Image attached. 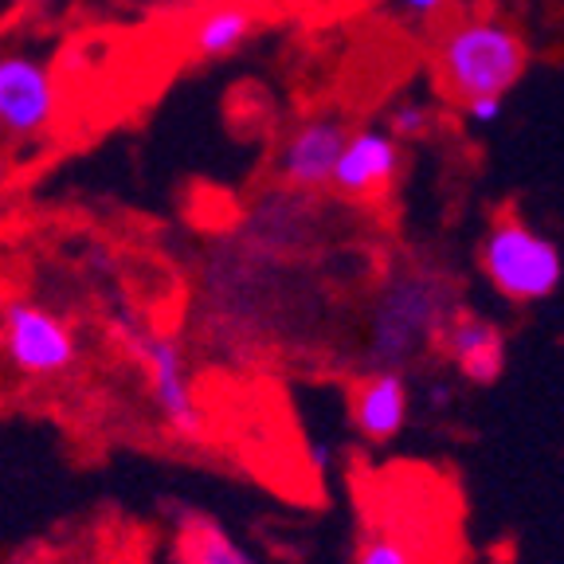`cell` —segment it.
Returning a JSON list of instances; mask_svg holds the SVG:
<instances>
[{"instance_id":"6da1fadb","label":"cell","mask_w":564,"mask_h":564,"mask_svg":"<svg viewBox=\"0 0 564 564\" xmlns=\"http://www.w3.org/2000/svg\"><path fill=\"white\" fill-rule=\"evenodd\" d=\"M432 67L451 102L510 95L525 79L529 44L498 12H451L432 35Z\"/></svg>"},{"instance_id":"7a4b0ae2","label":"cell","mask_w":564,"mask_h":564,"mask_svg":"<svg viewBox=\"0 0 564 564\" xmlns=\"http://www.w3.org/2000/svg\"><path fill=\"white\" fill-rule=\"evenodd\" d=\"M455 310L451 282L432 271H404L384 282L372 302L369 357L377 369H404L427 345L440 341V329Z\"/></svg>"},{"instance_id":"3957f363","label":"cell","mask_w":564,"mask_h":564,"mask_svg":"<svg viewBox=\"0 0 564 564\" xmlns=\"http://www.w3.org/2000/svg\"><path fill=\"white\" fill-rule=\"evenodd\" d=\"M478 267L486 282L506 302H545L564 282V251L521 216H498L478 247Z\"/></svg>"},{"instance_id":"277c9868","label":"cell","mask_w":564,"mask_h":564,"mask_svg":"<svg viewBox=\"0 0 564 564\" xmlns=\"http://www.w3.org/2000/svg\"><path fill=\"white\" fill-rule=\"evenodd\" d=\"M0 352L24 377H59L79 361V341L55 310L9 299L0 306Z\"/></svg>"},{"instance_id":"5b68a950","label":"cell","mask_w":564,"mask_h":564,"mask_svg":"<svg viewBox=\"0 0 564 564\" xmlns=\"http://www.w3.org/2000/svg\"><path fill=\"white\" fill-rule=\"evenodd\" d=\"M122 341H126V349L145 365V372H150L153 404H158L161 420L169 423V432L181 435V440H200L208 415H204V408L196 404L185 349L176 345V337L158 334V329L126 326Z\"/></svg>"},{"instance_id":"8992f818","label":"cell","mask_w":564,"mask_h":564,"mask_svg":"<svg viewBox=\"0 0 564 564\" xmlns=\"http://www.w3.org/2000/svg\"><path fill=\"white\" fill-rule=\"evenodd\" d=\"M59 87L47 59L32 52L0 55V133L4 138H35L55 122Z\"/></svg>"},{"instance_id":"52a82bcc","label":"cell","mask_w":564,"mask_h":564,"mask_svg":"<svg viewBox=\"0 0 564 564\" xmlns=\"http://www.w3.org/2000/svg\"><path fill=\"white\" fill-rule=\"evenodd\" d=\"M349 126L341 118H306L282 138L279 153H274V169H279L282 185L294 193H322L334 185L337 161L349 141Z\"/></svg>"},{"instance_id":"ba28073f","label":"cell","mask_w":564,"mask_h":564,"mask_svg":"<svg viewBox=\"0 0 564 564\" xmlns=\"http://www.w3.org/2000/svg\"><path fill=\"white\" fill-rule=\"evenodd\" d=\"M404 141L388 126H365V130H352L345 141V153L337 161L334 173V193L341 200H372V196H384L388 188L400 181V169H404Z\"/></svg>"},{"instance_id":"9c48e42d","label":"cell","mask_w":564,"mask_h":564,"mask_svg":"<svg viewBox=\"0 0 564 564\" xmlns=\"http://www.w3.org/2000/svg\"><path fill=\"white\" fill-rule=\"evenodd\" d=\"M451 365H455L470 384H494V380H502L506 372V334L502 326L494 322V317L478 314V310L467 306H455L447 314L440 329V341Z\"/></svg>"},{"instance_id":"30bf717a","label":"cell","mask_w":564,"mask_h":564,"mask_svg":"<svg viewBox=\"0 0 564 564\" xmlns=\"http://www.w3.org/2000/svg\"><path fill=\"white\" fill-rule=\"evenodd\" d=\"M412 415V388L404 369H372L352 388V423L369 443H392Z\"/></svg>"},{"instance_id":"8fae6325","label":"cell","mask_w":564,"mask_h":564,"mask_svg":"<svg viewBox=\"0 0 564 564\" xmlns=\"http://www.w3.org/2000/svg\"><path fill=\"white\" fill-rule=\"evenodd\" d=\"M256 9L247 0H220L196 17L188 28V47L196 59H224V55L239 52L256 32Z\"/></svg>"},{"instance_id":"7c38bea8","label":"cell","mask_w":564,"mask_h":564,"mask_svg":"<svg viewBox=\"0 0 564 564\" xmlns=\"http://www.w3.org/2000/svg\"><path fill=\"white\" fill-rule=\"evenodd\" d=\"M185 561L188 564H256V556L239 549L220 525L196 518L185 533Z\"/></svg>"},{"instance_id":"4fadbf2b","label":"cell","mask_w":564,"mask_h":564,"mask_svg":"<svg viewBox=\"0 0 564 564\" xmlns=\"http://www.w3.org/2000/svg\"><path fill=\"white\" fill-rule=\"evenodd\" d=\"M435 106L432 102H423V98H400L392 110H388V130L397 133L400 141H420L427 138V133L435 130Z\"/></svg>"},{"instance_id":"5bb4252c","label":"cell","mask_w":564,"mask_h":564,"mask_svg":"<svg viewBox=\"0 0 564 564\" xmlns=\"http://www.w3.org/2000/svg\"><path fill=\"white\" fill-rule=\"evenodd\" d=\"M463 118L470 126H494L498 118L506 115V95H478V98H467V102H458Z\"/></svg>"},{"instance_id":"9a60e30c","label":"cell","mask_w":564,"mask_h":564,"mask_svg":"<svg viewBox=\"0 0 564 564\" xmlns=\"http://www.w3.org/2000/svg\"><path fill=\"white\" fill-rule=\"evenodd\" d=\"M357 564H412V556L397 545V541H384V538H372L361 545L357 553Z\"/></svg>"},{"instance_id":"2e32d148","label":"cell","mask_w":564,"mask_h":564,"mask_svg":"<svg viewBox=\"0 0 564 564\" xmlns=\"http://www.w3.org/2000/svg\"><path fill=\"white\" fill-rule=\"evenodd\" d=\"M392 4L412 20H443L455 0H392Z\"/></svg>"},{"instance_id":"e0dca14e","label":"cell","mask_w":564,"mask_h":564,"mask_svg":"<svg viewBox=\"0 0 564 564\" xmlns=\"http://www.w3.org/2000/svg\"><path fill=\"white\" fill-rule=\"evenodd\" d=\"M306 455H314V467H317V470H326V467H329V451L322 447V443H310Z\"/></svg>"},{"instance_id":"ac0fdd59","label":"cell","mask_w":564,"mask_h":564,"mask_svg":"<svg viewBox=\"0 0 564 564\" xmlns=\"http://www.w3.org/2000/svg\"><path fill=\"white\" fill-rule=\"evenodd\" d=\"M432 404H451V388L443 384V380L440 384H432Z\"/></svg>"}]
</instances>
